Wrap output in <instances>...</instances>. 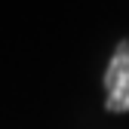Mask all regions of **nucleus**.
Wrapping results in <instances>:
<instances>
[{"instance_id": "f257e3e1", "label": "nucleus", "mask_w": 129, "mask_h": 129, "mask_svg": "<svg viewBox=\"0 0 129 129\" xmlns=\"http://www.w3.org/2000/svg\"><path fill=\"white\" fill-rule=\"evenodd\" d=\"M105 108L111 114L129 111V37L117 43L105 68Z\"/></svg>"}]
</instances>
